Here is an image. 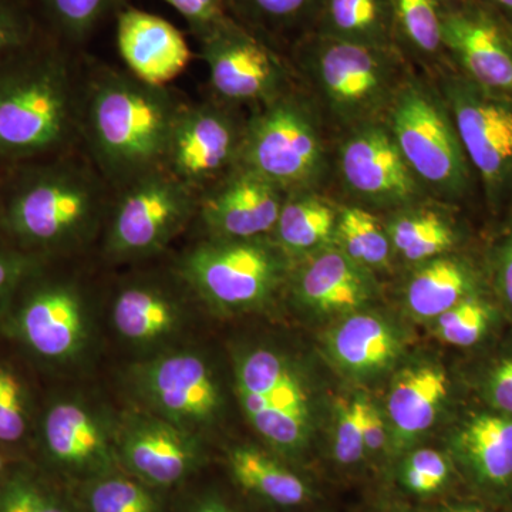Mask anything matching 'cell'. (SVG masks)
Segmentation results:
<instances>
[{
	"label": "cell",
	"instance_id": "cell-1",
	"mask_svg": "<svg viewBox=\"0 0 512 512\" xmlns=\"http://www.w3.org/2000/svg\"><path fill=\"white\" fill-rule=\"evenodd\" d=\"M188 100L128 70L84 62L80 147L113 190L164 168L178 116Z\"/></svg>",
	"mask_w": 512,
	"mask_h": 512
},
{
	"label": "cell",
	"instance_id": "cell-2",
	"mask_svg": "<svg viewBox=\"0 0 512 512\" xmlns=\"http://www.w3.org/2000/svg\"><path fill=\"white\" fill-rule=\"evenodd\" d=\"M299 86L332 136L383 121L413 69L394 49H379L309 33L289 49Z\"/></svg>",
	"mask_w": 512,
	"mask_h": 512
},
{
	"label": "cell",
	"instance_id": "cell-3",
	"mask_svg": "<svg viewBox=\"0 0 512 512\" xmlns=\"http://www.w3.org/2000/svg\"><path fill=\"white\" fill-rule=\"evenodd\" d=\"M84 62L67 46L0 76V154H62L80 147Z\"/></svg>",
	"mask_w": 512,
	"mask_h": 512
},
{
	"label": "cell",
	"instance_id": "cell-4",
	"mask_svg": "<svg viewBox=\"0 0 512 512\" xmlns=\"http://www.w3.org/2000/svg\"><path fill=\"white\" fill-rule=\"evenodd\" d=\"M384 123L429 197L458 207L476 194V175L456 123L430 76L410 70Z\"/></svg>",
	"mask_w": 512,
	"mask_h": 512
},
{
	"label": "cell",
	"instance_id": "cell-5",
	"mask_svg": "<svg viewBox=\"0 0 512 512\" xmlns=\"http://www.w3.org/2000/svg\"><path fill=\"white\" fill-rule=\"evenodd\" d=\"M333 136L301 86L248 113L239 164L286 192L329 191Z\"/></svg>",
	"mask_w": 512,
	"mask_h": 512
},
{
	"label": "cell",
	"instance_id": "cell-6",
	"mask_svg": "<svg viewBox=\"0 0 512 512\" xmlns=\"http://www.w3.org/2000/svg\"><path fill=\"white\" fill-rule=\"evenodd\" d=\"M113 188L83 148L67 151L52 167L26 181L8 210L18 237L43 247L82 244L106 224Z\"/></svg>",
	"mask_w": 512,
	"mask_h": 512
},
{
	"label": "cell",
	"instance_id": "cell-7",
	"mask_svg": "<svg viewBox=\"0 0 512 512\" xmlns=\"http://www.w3.org/2000/svg\"><path fill=\"white\" fill-rule=\"evenodd\" d=\"M431 79L451 111L488 210L512 211V99L481 89L450 66Z\"/></svg>",
	"mask_w": 512,
	"mask_h": 512
},
{
	"label": "cell",
	"instance_id": "cell-8",
	"mask_svg": "<svg viewBox=\"0 0 512 512\" xmlns=\"http://www.w3.org/2000/svg\"><path fill=\"white\" fill-rule=\"evenodd\" d=\"M200 194L167 170L151 171L113 190L106 251L117 259L160 254L197 218Z\"/></svg>",
	"mask_w": 512,
	"mask_h": 512
},
{
	"label": "cell",
	"instance_id": "cell-9",
	"mask_svg": "<svg viewBox=\"0 0 512 512\" xmlns=\"http://www.w3.org/2000/svg\"><path fill=\"white\" fill-rule=\"evenodd\" d=\"M288 255L274 239L207 238L180 261L185 284L224 309L261 305L281 284Z\"/></svg>",
	"mask_w": 512,
	"mask_h": 512
},
{
	"label": "cell",
	"instance_id": "cell-10",
	"mask_svg": "<svg viewBox=\"0 0 512 512\" xmlns=\"http://www.w3.org/2000/svg\"><path fill=\"white\" fill-rule=\"evenodd\" d=\"M332 183L346 198L345 204L377 215L429 198L384 120L333 137Z\"/></svg>",
	"mask_w": 512,
	"mask_h": 512
},
{
	"label": "cell",
	"instance_id": "cell-11",
	"mask_svg": "<svg viewBox=\"0 0 512 512\" xmlns=\"http://www.w3.org/2000/svg\"><path fill=\"white\" fill-rule=\"evenodd\" d=\"M212 99L251 113L299 86L288 56L229 18L198 40Z\"/></svg>",
	"mask_w": 512,
	"mask_h": 512
},
{
	"label": "cell",
	"instance_id": "cell-12",
	"mask_svg": "<svg viewBox=\"0 0 512 512\" xmlns=\"http://www.w3.org/2000/svg\"><path fill=\"white\" fill-rule=\"evenodd\" d=\"M247 111L207 97L178 116L164 170L201 194L238 167Z\"/></svg>",
	"mask_w": 512,
	"mask_h": 512
},
{
	"label": "cell",
	"instance_id": "cell-13",
	"mask_svg": "<svg viewBox=\"0 0 512 512\" xmlns=\"http://www.w3.org/2000/svg\"><path fill=\"white\" fill-rule=\"evenodd\" d=\"M448 66L488 92L512 99V26L478 0H448L443 25Z\"/></svg>",
	"mask_w": 512,
	"mask_h": 512
},
{
	"label": "cell",
	"instance_id": "cell-14",
	"mask_svg": "<svg viewBox=\"0 0 512 512\" xmlns=\"http://www.w3.org/2000/svg\"><path fill=\"white\" fill-rule=\"evenodd\" d=\"M288 192L238 165L200 194L197 218L208 238L271 237Z\"/></svg>",
	"mask_w": 512,
	"mask_h": 512
},
{
	"label": "cell",
	"instance_id": "cell-15",
	"mask_svg": "<svg viewBox=\"0 0 512 512\" xmlns=\"http://www.w3.org/2000/svg\"><path fill=\"white\" fill-rule=\"evenodd\" d=\"M117 47L126 69L153 86H170L187 69L191 50L167 20L134 8L116 15Z\"/></svg>",
	"mask_w": 512,
	"mask_h": 512
},
{
	"label": "cell",
	"instance_id": "cell-16",
	"mask_svg": "<svg viewBox=\"0 0 512 512\" xmlns=\"http://www.w3.org/2000/svg\"><path fill=\"white\" fill-rule=\"evenodd\" d=\"M295 292L315 311L350 315L373 298L376 282L372 272L330 247L305 258L296 274Z\"/></svg>",
	"mask_w": 512,
	"mask_h": 512
},
{
	"label": "cell",
	"instance_id": "cell-17",
	"mask_svg": "<svg viewBox=\"0 0 512 512\" xmlns=\"http://www.w3.org/2000/svg\"><path fill=\"white\" fill-rule=\"evenodd\" d=\"M454 450L481 493L504 498L512 491V416L481 413L461 426Z\"/></svg>",
	"mask_w": 512,
	"mask_h": 512
},
{
	"label": "cell",
	"instance_id": "cell-18",
	"mask_svg": "<svg viewBox=\"0 0 512 512\" xmlns=\"http://www.w3.org/2000/svg\"><path fill=\"white\" fill-rule=\"evenodd\" d=\"M456 205L424 198L384 215L393 256L414 266L451 254L463 239Z\"/></svg>",
	"mask_w": 512,
	"mask_h": 512
},
{
	"label": "cell",
	"instance_id": "cell-19",
	"mask_svg": "<svg viewBox=\"0 0 512 512\" xmlns=\"http://www.w3.org/2000/svg\"><path fill=\"white\" fill-rule=\"evenodd\" d=\"M19 330L37 355L49 359L72 355L84 335L79 293L63 284L39 289L20 312Z\"/></svg>",
	"mask_w": 512,
	"mask_h": 512
},
{
	"label": "cell",
	"instance_id": "cell-20",
	"mask_svg": "<svg viewBox=\"0 0 512 512\" xmlns=\"http://www.w3.org/2000/svg\"><path fill=\"white\" fill-rule=\"evenodd\" d=\"M151 399L173 419L202 423L220 407V392L207 365L192 355L165 357L146 375Z\"/></svg>",
	"mask_w": 512,
	"mask_h": 512
},
{
	"label": "cell",
	"instance_id": "cell-21",
	"mask_svg": "<svg viewBox=\"0 0 512 512\" xmlns=\"http://www.w3.org/2000/svg\"><path fill=\"white\" fill-rule=\"evenodd\" d=\"M326 194L306 190L286 197L271 237L288 258H309L335 244L340 204Z\"/></svg>",
	"mask_w": 512,
	"mask_h": 512
},
{
	"label": "cell",
	"instance_id": "cell-22",
	"mask_svg": "<svg viewBox=\"0 0 512 512\" xmlns=\"http://www.w3.org/2000/svg\"><path fill=\"white\" fill-rule=\"evenodd\" d=\"M124 460L141 480L157 487L183 481L197 464L191 441L168 424L146 423L128 434Z\"/></svg>",
	"mask_w": 512,
	"mask_h": 512
},
{
	"label": "cell",
	"instance_id": "cell-23",
	"mask_svg": "<svg viewBox=\"0 0 512 512\" xmlns=\"http://www.w3.org/2000/svg\"><path fill=\"white\" fill-rule=\"evenodd\" d=\"M448 396V377L439 366L419 365L400 373L389 396L394 444L404 447L436 421Z\"/></svg>",
	"mask_w": 512,
	"mask_h": 512
},
{
	"label": "cell",
	"instance_id": "cell-24",
	"mask_svg": "<svg viewBox=\"0 0 512 512\" xmlns=\"http://www.w3.org/2000/svg\"><path fill=\"white\" fill-rule=\"evenodd\" d=\"M448 0H392L394 50L417 72L448 67L443 25Z\"/></svg>",
	"mask_w": 512,
	"mask_h": 512
},
{
	"label": "cell",
	"instance_id": "cell-25",
	"mask_svg": "<svg viewBox=\"0 0 512 512\" xmlns=\"http://www.w3.org/2000/svg\"><path fill=\"white\" fill-rule=\"evenodd\" d=\"M480 278L466 256H437L416 265L406 285L409 311L421 319L439 318L467 296L477 292Z\"/></svg>",
	"mask_w": 512,
	"mask_h": 512
},
{
	"label": "cell",
	"instance_id": "cell-26",
	"mask_svg": "<svg viewBox=\"0 0 512 512\" xmlns=\"http://www.w3.org/2000/svg\"><path fill=\"white\" fill-rule=\"evenodd\" d=\"M47 451L60 466L74 471H103L109 466L106 437L83 407L60 403L46 417Z\"/></svg>",
	"mask_w": 512,
	"mask_h": 512
},
{
	"label": "cell",
	"instance_id": "cell-27",
	"mask_svg": "<svg viewBox=\"0 0 512 512\" xmlns=\"http://www.w3.org/2000/svg\"><path fill=\"white\" fill-rule=\"evenodd\" d=\"M333 359L353 375L387 369L400 352V340L389 323L373 313H350L329 340Z\"/></svg>",
	"mask_w": 512,
	"mask_h": 512
},
{
	"label": "cell",
	"instance_id": "cell-28",
	"mask_svg": "<svg viewBox=\"0 0 512 512\" xmlns=\"http://www.w3.org/2000/svg\"><path fill=\"white\" fill-rule=\"evenodd\" d=\"M228 466L235 483L265 503L296 508L311 504L315 498V490L306 478L258 448H234Z\"/></svg>",
	"mask_w": 512,
	"mask_h": 512
},
{
	"label": "cell",
	"instance_id": "cell-29",
	"mask_svg": "<svg viewBox=\"0 0 512 512\" xmlns=\"http://www.w3.org/2000/svg\"><path fill=\"white\" fill-rule=\"evenodd\" d=\"M320 0H228L231 18L288 55L315 29Z\"/></svg>",
	"mask_w": 512,
	"mask_h": 512
},
{
	"label": "cell",
	"instance_id": "cell-30",
	"mask_svg": "<svg viewBox=\"0 0 512 512\" xmlns=\"http://www.w3.org/2000/svg\"><path fill=\"white\" fill-rule=\"evenodd\" d=\"M312 33L356 45L394 49L392 0H320Z\"/></svg>",
	"mask_w": 512,
	"mask_h": 512
},
{
	"label": "cell",
	"instance_id": "cell-31",
	"mask_svg": "<svg viewBox=\"0 0 512 512\" xmlns=\"http://www.w3.org/2000/svg\"><path fill=\"white\" fill-rule=\"evenodd\" d=\"M114 323L124 338L147 342L168 335L177 320L170 295L153 284H131L114 302Z\"/></svg>",
	"mask_w": 512,
	"mask_h": 512
},
{
	"label": "cell",
	"instance_id": "cell-32",
	"mask_svg": "<svg viewBox=\"0 0 512 512\" xmlns=\"http://www.w3.org/2000/svg\"><path fill=\"white\" fill-rule=\"evenodd\" d=\"M333 247L369 272L387 268L394 258L383 218L356 205L340 204Z\"/></svg>",
	"mask_w": 512,
	"mask_h": 512
},
{
	"label": "cell",
	"instance_id": "cell-33",
	"mask_svg": "<svg viewBox=\"0 0 512 512\" xmlns=\"http://www.w3.org/2000/svg\"><path fill=\"white\" fill-rule=\"evenodd\" d=\"M242 409L254 429L284 453H296L308 440L309 413L293 412L266 403L258 394L238 390Z\"/></svg>",
	"mask_w": 512,
	"mask_h": 512
},
{
	"label": "cell",
	"instance_id": "cell-34",
	"mask_svg": "<svg viewBox=\"0 0 512 512\" xmlns=\"http://www.w3.org/2000/svg\"><path fill=\"white\" fill-rule=\"evenodd\" d=\"M127 0H45L50 20L63 45L79 49Z\"/></svg>",
	"mask_w": 512,
	"mask_h": 512
},
{
	"label": "cell",
	"instance_id": "cell-35",
	"mask_svg": "<svg viewBox=\"0 0 512 512\" xmlns=\"http://www.w3.org/2000/svg\"><path fill=\"white\" fill-rule=\"evenodd\" d=\"M453 478L448 457L433 448H419L404 458L397 481L407 494L431 498L443 493Z\"/></svg>",
	"mask_w": 512,
	"mask_h": 512
},
{
	"label": "cell",
	"instance_id": "cell-36",
	"mask_svg": "<svg viewBox=\"0 0 512 512\" xmlns=\"http://www.w3.org/2000/svg\"><path fill=\"white\" fill-rule=\"evenodd\" d=\"M491 318L490 303L476 292L437 318V333L448 345L468 348L483 339Z\"/></svg>",
	"mask_w": 512,
	"mask_h": 512
},
{
	"label": "cell",
	"instance_id": "cell-37",
	"mask_svg": "<svg viewBox=\"0 0 512 512\" xmlns=\"http://www.w3.org/2000/svg\"><path fill=\"white\" fill-rule=\"evenodd\" d=\"M89 512H160V504L143 484L124 477L97 481L87 494Z\"/></svg>",
	"mask_w": 512,
	"mask_h": 512
},
{
	"label": "cell",
	"instance_id": "cell-38",
	"mask_svg": "<svg viewBox=\"0 0 512 512\" xmlns=\"http://www.w3.org/2000/svg\"><path fill=\"white\" fill-rule=\"evenodd\" d=\"M367 399L339 400L336 407L333 458L338 466L355 468L367 457L365 446V410Z\"/></svg>",
	"mask_w": 512,
	"mask_h": 512
},
{
	"label": "cell",
	"instance_id": "cell-39",
	"mask_svg": "<svg viewBox=\"0 0 512 512\" xmlns=\"http://www.w3.org/2000/svg\"><path fill=\"white\" fill-rule=\"evenodd\" d=\"M0 512H69L55 494L26 474L0 481Z\"/></svg>",
	"mask_w": 512,
	"mask_h": 512
},
{
	"label": "cell",
	"instance_id": "cell-40",
	"mask_svg": "<svg viewBox=\"0 0 512 512\" xmlns=\"http://www.w3.org/2000/svg\"><path fill=\"white\" fill-rule=\"evenodd\" d=\"M291 373V367L286 365L284 357L272 350L258 349L239 363L237 389L265 396Z\"/></svg>",
	"mask_w": 512,
	"mask_h": 512
},
{
	"label": "cell",
	"instance_id": "cell-41",
	"mask_svg": "<svg viewBox=\"0 0 512 512\" xmlns=\"http://www.w3.org/2000/svg\"><path fill=\"white\" fill-rule=\"evenodd\" d=\"M25 430V389L10 367L0 366V441H18Z\"/></svg>",
	"mask_w": 512,
	"mask_h": 512
},
{
	"label": "cell",
	"instance_id": "cell-42",
	"mask_svg": "<svg viewBox=\"0 0 512 512\" xmlns=\"http://www.w3.org/2000/svg\"><path fill=\"white\" fill-rule=\"evenodd\" d=\"M164 2L183 16L190 32L197 40L202 39L211 30L231 18L228 0H164Z\"/></svg>",
	"mask_w": 512,
	"mask_h": 512
},
{
	"label": "cell",
	"instance_id": "cell-43",
	"mask_svg": "<svg viewBox=\"0 0 512 512\" xmlns=\"http://www.w3.org/2000/svg\"><path fill=\"white\" fill-rule=\"evenodd\" d=\"M33 23L9 0H0V60L15 55L32 43Z\"/></svg>",
	"mask_w": 512,
	"mask_h": 512
},
{
	"label": "cell",
	"instance_id": "cell-44",
	"mask_svg": "<svg viewBox=\"0 0 512 512\" xmlns=\"http://www.w3.org/2000/svg\"><path fill=\"white\" fill-rule=\"evenodd\" d=\"M487 397L498 413L512 416V357L501 360L488 376Z\"/></svg>",
	"mask_w": 512,
	"mask_h": 512
},
{
	"label": "cell",
	"instance_id": "cell-45",
	"mask_svg": "<svg viewBox=\"0 0 512 512\" xmlns=\"http://www.w3.org/2000/svg\"><path fill=\"white\" fill-rule=\"evenodd\" d=\"M495 286L512 309V221L494 252Z\"/></svg>",
	"mask_w": 512,
	"mask_h": 512
},
{
	"label": "cell",
	"instance_id": "cell-46",
	"mask_svg": "<svg viewBox=\"0 0 512 512\" xmlns=\"http://www.w3.org/2000/svg\"><path fill=\"white\" fill-rule=\"evenodd\" d=\"M387 443V431L380 410L367 400L365 410V446L367 456H375L384 450Z\"/></svg>",
	"mask_w": 512,
	"mask_h": 512
},
{
	"label": "cell",
	"instance_id": "cell-47",
	"mask_svg": "<svg viewBox=\"0 0 512 512\" xmlns=\"http://www.w3.org/2000/svg\"><path fill=\"white\" fill-rule=\"evenodd\" d=\"M23 272V259L0 251V295L12 288Z\"/></svg>",
	"mask_w": 512,
	"mask_h": 512
},
{
	"label": "cell",
	"instance_id": "cell-48",
	"mask_svg": "<svg viewBox=\"0 0 512 512\" xmlns=\"http://www.w3.org/2000/svg\"><path fill=\"white\" fill-rule=\"evenodd\" d=\"M191 512H239L237 508L232 507L224 498L218 495L210 494L201 498Z\"/></svg>",
	"mask_w": 512,
	"mask_h": 512
},
{
	"label": "cell",
	"instance_id": "cell-49",
	"mask_svg": "<svg viewBox=\"0 0 512 512\" xmlns=\"http://www.w3.org/2000/svg\"><path fill=\"white\" fill-rule=\"evenodd\" d=\"M488 8L493 9L505 22L512 26V0H478Z\"/></svg>",
	"mask_w": 512,
	"mask_h": 512
},
{
	"label": "cell",
	"instance_id": "cell-50",
	"mask_svg": "<svg viewBox=\"0 0 512 512\" xmlns=\"http://www.w3.org/2000/svg\"><path fill=\"white\" fill-rule=\"evenodd\" d=\"M437 512H493L490 508L476 503H457L441 507Z\"/></svg>",
	"mask_w": 512,
	"mask_h": 512
},
{
	"label": "cell",
	"instance_id": "cell-51",
	"mask_svg": "<svg viewBox=\"0 0 512 512\" xmlns=\"http://www.w3.org/2000/svg\"><path fill=\"white\" fill-rule=\"evenodd\" d=\"M3 468H5V464H3L2 454H0V481L3 480Z\"/></svg>",
	"mask_w": 512,
	"mask_h": 512
},
{
	"label": "cell",
	"instance_id": "cell-52",
	"mask_svg": "<svg viewBox=\"0 0 512 512\" xmlns=\"http://www.w3.org/2000/svg\"><path fill=\"white\" fill-rule=\"evenodd\" d=\"M377 512H407V511H403V510H382V511H377Z\"/></svg>",
	"mask_w": 512,
	"mask_h": 512
}]
</instances>
